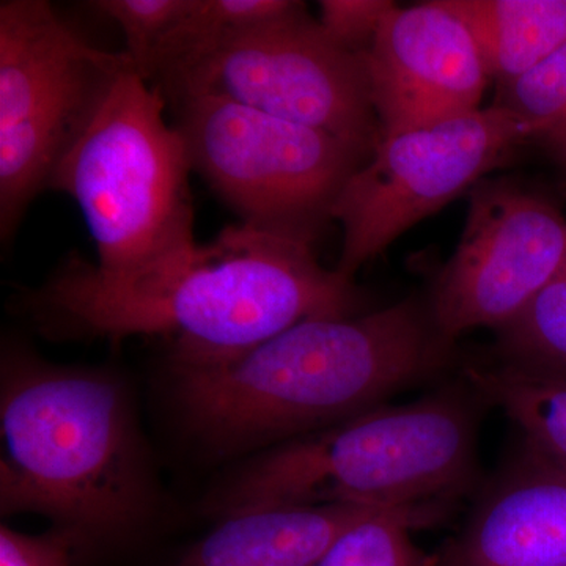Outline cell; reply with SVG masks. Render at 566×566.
Returning <instances> with one entry per match:
<instances>
[{
	"instance_id": "2",
	"label": "cell",
	"mask_w": 566,
	"mask_h": 566,
	"mask_svg": "<svg viewBox=\"0 0 566 566\" xmlns=\"http://www.w3.org/2000/svg\"><path fill=\"white\" fill-rule=\"evenodd\" d=\"M452 359L428 301L311 318L234 356L174 360L175 395L219 450L285 442L386 405Z\"/></svg>"
},
{
	"instance_id": "7",
	"label": "cell",
	"mask_w": 566,
	"mask_h": 566,
	"mask_svg": "<svg viewBox=\"0 0 566 566\" xmlns=\"http://www.w3.org/2000/svg\"><path fill=\"white\" fill-rule=\"evenodd\" d=\"M172 104L192 172L241 223L314 245L368 156L348 142L208 95Z\"/></svg>"
},
{
	"instance_id": "11",
	"label": "cell",
	"mask_w": 566,
	"mask_h": 566,
	"mask_svg": "<svg viewBox=\"0 0 566 566\" xmlns=\"http://www.w3.org/2000/svg\"><path fill=\"white\" fill-rule=\"evenodd\" d=\"M379 137L480 109L491 76L447 0L395 6L363 52Z\"/></svg>"
},
{
	"instance_id": "8",
	"label": "cell",
	"mask_w": 566,
	"mask_h": 566,
	"mask_svg": "<svg viewBox=\"0 0 566 566\" xmlns=\"http://www.w3.org/2000/svg\"><path fill=\"white\" fill-rule=\"evenodd\" d=\"M166 102L208 95L319 129L368 158L379 140L363 54L334 43L303 2L156 82Z\"/></svg>"
},
{
	"instance_id": "3",
	"label": "cell",
	"mask_w": 566,
	"mask_h": 566,
	"mask_svg": "<svg viewBox=\"0 0 566 566\" xmlns=\"http://www.w3.org/2000/svg\"><path fill=\"white\" fill-rule=\"evenodd\" d=\"M2 385V512L51 516L77 546L128 531L144 512L147 482L118 382L14 357Z\"/></svg>"
},
{
	"instance_id": "10",
	"label": "cell",
	"mask_w": 566,
	"mask_h": 566,
	"mask_svg": "<svg viewBox=\"0 0 566 566\" xmlns=\"http://www.w3.org/2000/svg\"><path fill=\"white\" fill-rule=\"evenodd\" d=\"M565 268L564 212L515 178H483L428 297L436 327L452 344L471 329L499 331Z\"/></svg>"
},
{
	"instance_id": "6",
	"label": "cell",
	"mask_w": 566,
	"mask_h": 566,
	"mask_svg": "<svg viewBox=\"0 0 566 566\" xmlns=\"http://www.w3.org/2000/svg\"><path fill=\"white\" fill-rule=\"evenodd\" d=\"M125 52L93 46L44 0L0 3V233L9 240L32 200L85 132Z\"/></svg>"
},
{
	"instance_id": "17",
	"label": "cell",
	"mask_w": 566,
	"mask_h": 566,
	"mask_svg": "<svg viewBox=\"0 0 566 566\" xmlns=\"http://www.w3.org/2000/svg\"><path fill=\"white\" fill-rule=\"evenodd\" d=\"M499 333V363L566 378V270Z\"/></svg>"
},
{
	"instance_id": "18",
	"label": "cell",
	"mask_w": 566,
	"mask_h": 566,
	"mask_svg": "<svg viewBox=\"0 0 566 566\" xmlns=\"http://www.w3.org/2000/svg\"><path fill=\"white\" fill-rule=\"evenodd\" d=\"M439 509L378 510L338 536L316 566H433L412 532L433 523Z\"/></svg>"
},
{
	"instance_id": "13",
	"label": "cell",
	"mask_w": 566,
	"mask_h": 566,
	"mask_svg": "<svg viewBox=\"0 0 566 566\" xmlns=\"http://www.w3.org/2000/svg\"><path fill=\"white\" fill-rule=\"evenodd\" d=\"M363 505L273 506L226 516L175 566H316Z\"/></svg>"
},
{
	"instance_id": "15",
	"label": "cell",
	"mask_w": 566,
	"mask_h": 566,
	"mask_svg": "<svg viewBox=\"0 0 566 566\" xmlns=\"http://www.w3.org/2000/svg\"><path fill=\"white\" fill-rule=\"evenodd\" d=\"M476 394L501 406L523 431L526 447L566 474V378L505 364L465 368Z\"/></svg>"
},
{
	"instance_id": "24",
	"label": "cell",
	"mask_w": 566,
	"mask_h": 566,
	"mask_svg": "<svg viewBox=\"0 0 566 566\" xmlns=\"http://www.w3.org/2000/svg\"><path fill=\"white\" fill-rule=\"evenodd\" d=\"M565 270H566V268H565Z\"/></svg>"
},
{
	"instance_id": "1",
	"label": "cell",
	"mask_w": 566,
	"mask_h": 566,
	"mask_svg": "<svg viewBox=\"0 0 566 566\" xmlns=\"http://www.w3.org/2000/svg\"><path fill=\"white\" fill-rule=\"evenodd\" d=\"M40 300L85 333L164 335L174 360H212L304 319L352 316L357 294L353 279L323 268L311 244L240 223L136 273L71 263Z\"/></svg>"
},
{
	"instance_id": "12",
	"label": "cell",
	"mask_w": 566,
	"mask_h": 566,
	"mask_svg": "<svg viewBox=\"0 0 566 566\" xmlns=\"http://www.w3.org/2000/svg\"><path fill=\"white\" fill-rule=\"evenodd\" d=\"M433 566H566V474L531 449L476 499Z\"/></svg>"
},
{
	"instance_id": "5",
	"label": "cell",
	"mask_w": 566,
	"mask_h": 566,
	"mask_svg": "<svg viewBox=\"0 0 566 566\" xmlns=\"http://www.w3.org/2000/svg\"><path fill=\"white\" fill-rule=\"evenodd\" d=\"M166 106L158 87L123 71L52 177L50 189L80 207L102 273H136L197 244L192 166Z\"/></svg>"
},
{
	"instance_id": "21",
	"label": "cell",
	"mask_w": 566,
	"mask_h": 566,
	"mask_svg": "<svg viewBox=\"0 0 566 566\" xmlns=\"http://www.w3.org/2000/svg\"><path fill=\"white\" fill-rule=\"evenodd\" d=\"M394 7L389 0H323L318 22L338 46L363 54Z\"/></svg>"
},
{
	"instance_id": "19",
	"label": "cell",
	"mask_w": 566,
	"mask_h": 566,
	"mask_svg": "<svg viewBox=\"0 0 566 566\" xmlns=\"http://www.w3.org/2000/svg\"><path fill=\"white\" fill-rule=\"evenodd\" d=\"M497 106L534 126L554 156L566 150V41L516 81L499 87Z\"/></svg>"
},
{
	"instance_id": "4",
	"label": "cell",
	"mask_w": 566,
	"mask_h": 566,
	"mask_svg": "<svg viewBox=\"0 0 566 566\" xmlns=\"http://www.w3.org/2000/svg\"><path fill=\"white\" fill-rule=\"evenodd\" d=\"M474 397L452 386L282 442L221 495L223 516L273 506L438 509L476 469Z\"/></svg>"
},
{
	"instance_id": "9",
	"label": "cell",
	"mask_w": 566,
	"mask_h": 566,
	"mask_svg": "<svg viewBox=\"0 0 566 566\" xmlns=\"http://www.w3.org/2000/svg\"><path fill=\"white\" fill-rule=\"evenodd\" d=\"M532 139L534 126L497 104L379 137L335 203L333 221L344 229L335 270L353 279L406 230L471 191Z\"/></svg>"
},
{
	"instance_id": "14",
	"label": "cell",
	"mask_w": 566,
	"mask_h": 566,
	"mask_svg": "<svg viewBox=\"0 0 566 566\" xmlns=\"http://www.w3.org/2000/svg\"><path fill=\"white\" fill-rule=\"evenodd\" d=\"M474 33L491 80L524 76L566 41V0H447Z\"/></svg>"
},
{
	"instance_id": "22",
	"label": "cell",
	"mask_w": 566,
	"mask_h": 566,
	"mask_svg": "<svg viewBox=\"0 0 566 566\" xmlns=\"http://www.w3.org/2000/svg\"><path fill=\"white\" fill-rule=\"evenodd\" d=\"M77 546L70 532L55 528L44 535H25L0 528V566H71V549Z\"/></svg>"
},
{
	"instance_id": "20",
	"label": "cell",
	"mask_w": 566,
	"mask_h": 566,
	"mask_svg": "<svg viewBox=\"0 0 566 566\" xmlns=\"http://www.w3.org/2000/svg\"><path fill=\"white\" fill-rule=\"evenodd\" d=\"M92 6L122 29L123 52L140 74L164 36L189 9L191 0H98Z\"/></svg>"
},
{
	"instance_id": "16",
	"label": "cell",
	"mask_w": 566,
	"mask_h": 566,
	"mask_svg": "<svg viewBox=\"0 0 566 566\" xmlns=\"http://www.w3.org/2000/svg\"><path fill=\"white\" fill-rule=\"evenodd\" d=\"M300 3L292 0H191L189 9L153 52L140 76L156 84L223 41L290 13Z\"/></svg>"
},
{
	"instance_id": "23",
	"label": "cell",
	"mask_w": 566,
	"mask_h": 566,
	"mask_svg": "<svg viewBox=\"0 0 566 566\" xmlns=\"http://www.w3.org/2000/svg\"><path fill=\"white\" fill-rule=\"evenodd\" d=\"M556 158L558 159V161L564 164V167L566 169V150L562 151V153H558V155H556Z\"/></svg>"
}]
</instances>
